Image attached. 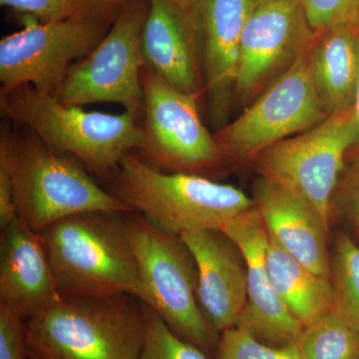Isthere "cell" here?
Returning <instances> with one entry per match:
<instances>
[{"instance_id":"cell-1","label":"cell","mask_w":359,"mask_h":359,"mask_svg":"<svg viewBox=\"0 0 359 359\" xmlns=\"http://www.w3.org/2000/svg\"><path fill=\"white\" fill-rule=\"evenodd\" d=\"M0 112L52 150L71 156L102 178H110L123 158L140 151L144 144L140 113L87 112L30 85L0 92Z\"/></svg>"},{"instance_id":"cell-2","label":"cell","mask_w":359,"mask_h":359,"mask_svg":"<svg viewBox=\"0 0 359 359\" xmlns=\"http://www.w3.org/2000/svg\"><path fill=\"white\" fill-rule=\"evenodd\" d=\"M29 359H138L144 304L129 294L60 297L25 320Z\"/></svg>"},{"instance_id":"cell-3","label":"cell","mask_w":359,"mask_h":359,"mask_svg":"<svg viewBox=\"0 0 359 359\" xmlns=\"http://www.w3.org/2000/svg\"><path fill=\"white\" fill-rule=\"evenodd\" d=\"M121 215L84 212L42 231L61 297L129 294L147 304V292Z\"/></svg>"},{"instance_id":"cell-4","label":"cell","mask_w":359,"mask_h":359,"mask_svg":"<svg viewBox=\"0 0 359 359\" xmlns=\"http://www.w3.org/2000/svg\"><path fill=\"white\" fill-rule=\"evenodd\" d=\"M110 178L113 195L149 223L175 235L223 230L255 205L236 187L200 175L164 173L133 152L123 158Z\"/></svg>"},{"instance_id":"cell-5","label":"cell","mask_w":359,"mask_h":359,"mask_svg":"<svg viewBox=\"0 0 359 359\" xmlns=\"http://www.w3.org/2000/svg\"><path fill=\"white\" fill-rule=\"evenodd\" d=\"M16 217L41 233L61 219L84 212H134L103 190L71 156L45 145L26 129L13 131Z\"/></svg>"},{"instance_id":"cell-6","label":"cell","mask_w":359,"mask_h":359,"mask_svg":"<svg viewBox=\"0 0 359 359\" xmlns=\"http://www.w3.org/2000/svg\"><path fill=\"white\" fill-rule=\"evenodd\" d=\"M121 222L147 292L145 304L181 339L208 355L216 353L219 334L201 309L197 264L184 241L136 212L122 214Z\"/></svg>"},{"instance_id":"cell-7","label":"cell","mask_w":359,"mask_h":359,"mask_svg":"<svg viewBox=\"0 0 359 359\" xmlns=\"http://www.w3.org/2000/svg\"><path fill=\"white\" fill-rule=\"evenodd\" d=\"M358 141L353 108L273 144L255 161L261 178L308 201L330 224V201L346 167L347 152Z\"/></svg>"},{"instance_id":"cell-8","label":"cell","mask_w":359,"mask_h":359,"mask_svg":"<svg viewBox=\"0 0 359 359\" xmlns=\"http://www.w3.org/2000/svg\"><path fill=\"white\" fill-rule=\"evenodd\" d=\"M142 87L144 144L139 157L171 173L199 175L218 166L224 156L202 121L199 97L176 88L146 63Z\"/></svg>"},{"instance_id":"cell-9","label":"cell","mask_w":359,"mask_h":359,"mask_svg":"<svg viewBox=\"0 0 359 359\" xmlns=\"http://www.w3.org/2000/svg\"><path fill=\"white\" fill-rule=\"evenodd\" d=\"M149 0H130L109 32L71 67L56 97L68 105L114 103L143 115L141 39Z\"/></svg>"},{"instance_id":"cell-10","label":"cell","mask_w":359,"mask_h":359,"mask_svg":"<svg viewBox=\"0 0 359 359\" xmlns=\"http://www.w3.org/2000/svg\"><path fill=\"white\" fill-rule=\"evenodd\" d=\"M309 51L215 135L224 157L255 160L273 144L308 131L330 116L314 86Z\"/></svg>"},{"instance_id":"cell-11","label":"cell","mask_w":359,"mask_h":359,"mask_svg":"<svg viewBox=\"0 0 359 359\" xmlns=\"http://www.w3.org/2000/svg\"><path fill=\"white\" fill-rule=\"evenodd\" d=\"M112 25L93 20L40 21L25 15L22 29L0 40V92L30 85L56 95L71 67L100 43Z\"/></svg>"},{"instance_id":"cell-12","label":"cell","mask_w":359,"mask_h":359,"mask_svg":"<svg viewBox=\"0 0 359 359\" xmlns=\"http://www.w3.org/2000/svg\"><path fill=\"white\" fill-rule=\"evenodd\" d=\"M316 33L301 0H263L243 32L235 100L249 105L309 50Z\"/></svg>"},{"instance_id":"cell-13","label":"cell","mask_w":359,"mask_h":359,"mask_svg":"<svg viewBox=\"0 0 359 359\" xmlns=\"http://www.w3.org/2000/svg\"><path fill=\"white\" fill-rule=\"evenodd\" d=\"M259 0H196L203 83L212 121L223 128L235 99L243 32Z\"/></svg>"},{"instance_id":"cell-14","label":"cell","mask_w":359,"mask_h":359,"mask_svg":"<svg viewBox=\"0 0 359 359\" xmlns=\"http://www.w3.org/2000/svg\"><path fill=\"white\" fill-rule=\"evenodd\" d=\"M222 231L241 248L248 264V302L237 327L271 346L294 344L304 325L283 306L271 283L266 261L269 231L256 207Z\"/></svg>"},{"instance_id":"cell-15","label":"cell","mask_w":359,"mask_h":359,"mask_svg":"<svg viewBox=\"0 0 359 359\" xmlns=\"http://www.w3.org/2000/svg\"><path fill=\"white\" fill-rule=\"evenodd\" d=\"M198 269V299L219 332L237 327L248 302V264L242 250L224 231L180 235Z\"/></svg>"},{"instance_id":"cell-16","label":"cell","mask_w":359,"mask_h":359,"mask_svg":"<svg viewBox=\"0 0 359 359\" xmlns=\"http://www.w3.org/2000/svg\"><path fill=\"white\" fill-rule=\"evenodd\" d=\"M141 46L149 67L181 91L201 95L204 83L194 7L184 11L173 0H149Z\"/></svg>"},{"instance_id":"cell-17","label":"cell","mask_w":359,"mask_h":359,"mask_svg":"<svg viewBox=\"0 0 359 359\" xmlns=\"http://www.w3.org/2000/svg\"><path fill=\"white\" fill-rule=\"evenodd\" d=\"M41 233L16 217L0 238V304L28 320L58 299Z\"/></svg>"},{"instance_id":"cell-18","label":"cell","mask_w":359,"mask_h":359,"mask_svg":"<svg viewBox=\"0 0 359 359\" xmlns=\"http://www.w3.org/2000/svg\"><path fill=\"white\" fill-rule=\"evenodd\" d=\"M254 205L269 235L304 266L330 278V224L308 201L259 177Z\"/></svg>"},{"instance_id":"cell-19","label":"cell","mask_w":359,"mask_h":359,"mask_svg":"<svg viewBox=\"0 0 359 359\" xmlns=\"http://www.w3.org/2000/svg\"><path fill=\"white\" fill-rule=\"evenodd\" d=\"M309 62L325 112L353 109L359 75V25H337L316 33Z\"/></svg>"},{"instance_id":"cell-20","label":"cell","mask_w":359,"mask_h":359,"mask_svg":"<svg viewBox=\"0 0 359 359\" xmlns=\"http://www.w3.org/2000/svg\"><path fill=\"white\" fill-rule=\"evenodd\" d=\"M266 261L276 294L302 325H309L320 314L332 309L334 289L330 278L306 268L271 236Z\"/></svg>"},{"instance_id":"cell-21","label":"cell","mask_w":359,"mask_h":359,"mask_svg":"<svg viewBox=\"0 0 359 359\" xmlns=\"http://www.w3.org/2000/svg\"><path fill=\"white\" fill-rule=\"evenodd\" d=\"M302 359H358L359 334L332 309L304 325L297 342Z\"/></svg>"},{"instance_id":"cell-22","label":"cell","mask_w":359,"mask_h":359,"mask_svg":"<svg viewBox=\"0 0 359 359\" xmlns=\"http://www.w3.org/2000/svg\"><path fill=\"white\" fill-rule=\"evenodd\" d=\"M332 311L359 334V245L346 233L335 238L330 252Z\"/></svg>"},{"instance_id":"cell-23","label":"cell","mask_w":359,"mask_h":359,"mask_svg":"<svg viewBox=\"0 0 359 359\" xmlns=\"http://www.w3.org/2000/svg\"><path fill=\"white\" fill-rule=\"evenodd\" d=\"M130 0H0L40 21L93 20L114 23Z\"/></svg>"},{"instance_id":"cell-24","label":"cell","mask_w":359,"mask_h":359,"mask_svg":"<svg viewBox=\"0 0 359 359\" xmlns=\"http://www.w3.org/2000/svg\"><path fill=\"white\" fill-rule=\"evenodd\" d=\"M145 339L138 359H210L197 346L178 337L164 320L144 304Z\"/></svg>"},{"instance_id":"cell-25","label":"cell","mask_w":359,"mask_h":359,"mask_svg":"<svg viewBox=\"0 0 359 359\" xmlns=\"http://www.w3.org/2000/svg\"><path fill=\"white\" fill-rule=\"evenodd\" d=\"M218 359H302L297 344L271 346L255 337L249 330L235 327L219 334Z\"/></svg>"},{"instance_id":"cell-26","label":"cell","mask_w":359,"mask_h":359,"mask_svg":"<svg viewBox=\"0 0 359 359\" xmlns=\"http://www.w3.org/2000/svg\"><path fill=\"white\" fill-rule=\"evenodd\" d=\"M301 4L316 33L337 25H359V0H301Z\"/></svg>"},{"instance_id":"cell-27","label":"cell","mask_w":359,"mask_h":359,"mask_svg":"<svg viewBox=\"0 0 359 359\" xmlns=\"http://www.w3.org/2000/svg\"><path fill=\"white\" fill-rule=\"evenodd\" d=\"M337 214L346 217L359 231V151L353 164H346L335 187L330 201V221Z\"/></svg>"},{"instance_id":"cell-28","label":"cell","mask_w":359,"mask_h":359,"mask_svg":"<svg viewBox=\"0 0 359 359\" xmlns=\"http://www.w3.org/2000/svg\"><path fill=\"white\" fill-rule=\"evenodd\" d=\"M13 129L2 125L0 132V226L6 228L7 224L16 218L15 203H14V176L13 145H11Z\"/></svg>"},{"instance_id":"cell-29","label":"cell","mask_w":359,"mask_h":359,"mask_svg":"<svg viewBox=\"0 0 359 359\" xmlns=\"http://www.w3.org/2000/svg\"><path fill=\"white\" fill-rule=\"evenodd\" d=\"M0 359H29L25 320L0 304Z\"/></svg>"},{"instance_id":"cell-30","label":"cell","mask_w":359,"mask_h":359,"mask_svg":"<svg viewBox=\"0 0 359 359\" xmlns=\"http://www.w3.org/2000/svg\"><path fill=\"white\" fill-rule=\"evenodd\" d=\"M353 111L354 114H355L356 123H358V144H356V147H358V150L359 151V75L358 86H356L355 98H354Z\"/></svg>"},{"instance_id":"cell-31","label":"cell","mask_w":359,"mask_h":359,"mask_svg":"<svg viewBox=\"0 0 359 359\" xmlns=\"http://www.w3.org/2000/svg\"><path fill=\"white\" fill-rule=\"evenodd\" d=\"M173 1L184 11H191L195 6L196 0H173Z\"/></svg>"},{"instance_id":"cell-32","label":"cell","mask_w":359,"mask_h":359,"mask_svg":"<svg viewBox=\"0 0 359 359\" xmlns=\"http://www.w3.org/2000/svg\"><path fill=\"white\" fill-rule=\"evenodd\" d=\"M263 1V0H259V2Z\"/></svg>"},{"instance_id":"cell-33","label":"cell","mask_w":359,"mask_h":359,"mask_svg":"<svg viewBox=\"0 0 359 359\" xmlns=\"http://www.w3.org/2000/svg\"><path fill=\"white\" fill-rule=\"evenodd\" d=\"M358 359H359V358Z\"/></svg>"}]
</instances>
